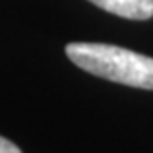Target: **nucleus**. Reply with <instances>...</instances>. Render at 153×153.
I'll return each mask as SVG.
<instances>
[{
  "instance_id": "nucleus-3",
  "label": "nucleus",
  "mask_w": 153,
  "mask_h": 153,
  "mask_svg": "<svg viewBox=\"0 0 153 153\" xmlns=\"http://www.w3.org/2000/svg\"><path fill=\"white\" fill-rule=\"evenodd\" d=\"M0 153H22V151H20L19 146H15L11 140L0 137Z\"/></svg>"
},
{
  "instance_id": "nucleus-2",
  "label": "nucleus",
  "mask_w": 153,
  "mask_h": 153,
  "mask_svg": "<svg viewBox=\"0 0 153 153\" xmlns=\"http://www.w3.org/2000/svg\"><path fill=\"white\" fill-rule=\"evenodd\" d=\"M89 2L122 19L146 20L153 17V0H89Z\"/></svg>"
},
{
  "instance_id": "nucleus-1",
  "label": "nucleus",
  "mask_w": 153,
  "mask_h": 153,
  "mask_svg": "<svg viewBox=\"0 0 153 153\" xmlns=\"http://www.w3.org/2000/svg\"><path fill=\"white\" fill-rule=\"evenodd\" d=\"M65 52L76 67L89 74L153 91V57L103 42H70Z\"/></svg>"
}]
</instances>
